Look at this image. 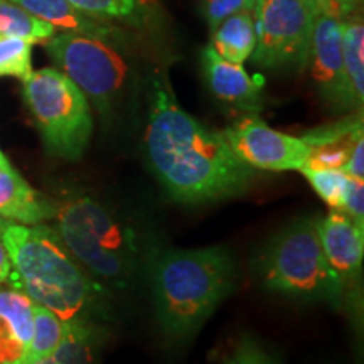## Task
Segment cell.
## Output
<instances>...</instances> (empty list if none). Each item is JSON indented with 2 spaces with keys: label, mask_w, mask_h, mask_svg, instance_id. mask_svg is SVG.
<instances>
[{
  "label": "cell",
  "mask_w": 364,
  "mask_h": 364,
  "mask_svg": "<svg viewBox=\"0 0 364 364\" xmlns=\"http://www.w3.org/2000/svg\"><path fill=\"white\" fill-rule=\"evenodd\" d=\"M144 156L172 201L204 204L245 194L257 171L236 157L223 132L181 107L166 76L150 86Z\"/></svg>",
  "instance_id": "1"
},
{
  "label": "cell",
  "mask_w": 364,
  "mask_h": 364,
  "mask_svg": "<svg viewBox=\"0 0 364 364\" xmlns=\"http://www.w3.org/2000/svg\"><path fill=\"white\" fill-rule=\"evenodd\" d=\"M0 241L12 263L16 289L34 304L65 322L110 321L113 295L75 260L51 225L0 220Z\"/></svg>",
  "instance_id": "2"
},
{
  "label": "cell",
  "mask_w": 364,
  "mask_h": 364,
  "mask_svg": "<svg viewBox=\"0 0 364 364\" xmlns=\"http://www.w3.org/2000/svg\"><path fill=\"white\" fill-rule=\"evenodd\" d=\"M164 334L194 338L238 285V263L225 247L157 250L147 267Z\"/></svg>",
  "instance_id": "3"
},
{
  "label": "cell",
  "mask_w": 364,
  "mask_h": 364,
  "mask_svg": "<svg viewBox=\"0 0 364 364\" xmlns=\"http://www.w3.org/2000/svg\"><path fill=\"white\" fill-rule=\"evenodd\" d=\"M51 221L68 252L112 295L129 290L157 252L115 208L90 194L58 201Z\"/></svg>",
  "instance_id": "4"
},
{
  "label": "cell",
  "mask_w": 364,
  "mask_h": 364,
  "mask_svg": "<svg viewBox=\"0 0 364 364\" xmlns=\"http://www.w3.org/2000/svg\"><path fill=\"white\" fill-rule=\"evenodd\" d=\"M255 273L267 290L302 302L341 307L346 285L322 252L317 220L290 223L263 245L255 258Z\"/></svg>",
  "instance_id": "5"
},
{
  "label": "cell",
  "mask_w": 364,
  "mask_h": 364,
  "mask_svg": "<svg viewBox=\"0 0 364 364\" xmlns=\"http://www.w3.org/2000/svg\"><path fill=\"white\" fill-rule=\"evenodd\" d=\"M22 98L46 152L80 161L93 135L91 105L83 91L56 68H43L22 81Z\"/></svg>",
  "instance_id": "6"
},
{
  "label": "cell",
  "mask_w": 364,
  "mask_h": 364,
  "mask_svg": "<svg viewBox=\"0 0 364 364\" xmlns=\"http://www.w3.org/2000/svg\"><path fill=\"white\" fill-rule=\"evenodd\" d=\"M56 70L70 78L100 115L115 110L129 85L132 68L117 44L93 36L61 33L46 41Z\"/></svg>",
  "instance_id": "7"
},
{
  "label": "cell",
  "mask_w": 364,
  "mask_h": 364,
  "mask_svg": "<svg viewBox=\"0 0 364 364\" xmlns=\"http://www.w3.org/2000/svg\"><path fill=\"white\" fill-rule=\"evenodd\" d=\"M316 12L306 0H257L253 63L263 70H306Z\"/></svg>",
  "instance_id": "8"
},
{
  "label": "cell",
  "mask_w": 364,
  "mask_h": 364,
  "mask_svg": "<svg viewBox=\"0 0 364 364\" xmlns=\"http://www.w3.org/2000/svg\"><path fill=\"white\" fill-rule=\"evenodd\" d=\"M223 134L236 157L255 171H300L311 156L300 136L272 129L255 113L240 118Z\"/></svg>",
  "instance_id": "9"
},
{
  "label": "cell",
  "mask_w": 364,
  "mask_h": 364,
  "mask_svg": "<svg viewBox=\"0 0 364 364\" xmlns=\"http://www.w3.org/2000/svg\"><path fill=\"white\" fill-rule=\"evenodd\" d=\"M318 97L336 113L354 110L343 58V24L341 17L318 14L314 22L309 63Z\"/></svg>",
  "instance_id": "10"
},
{
  "label": "cell",
  "mask_w": 364,
  "mask_h": 364,
  "mask_svg": "<svg viewBox=\"0 0 364 364\" xmlns=\"http://www.w3.org/2000/svg\"><path fill=\"white\" fill-rule=\"evenodd\" d=\"M201 66L213 97L241 112L262 110L265 90V78L262 75H250L243 65L226 61L211 46L203 49Z\"/></svg>",
  "instance_id": "11"
},
{
  "label": "cell",
  "mask_w": 364,
  "mask_h": 364,
  "mask_svg": "<svg viewBox=\"0 0 364 364\" xmlns=\"http://www.w3.org/2000/svg\"><path fill=\"white\" fill-rule=\"evenodd\" d=\"M317 235L327 262L344 285L356 282L363 270L364 228L343 211L332 209L329 215L317 220Z\"/></svg>",
  "instance_id": "12"
},
{
  "label": "cell",
  "mask_w": 364,
  "mask_h": 364,
  "mask_svg": "<svg viewBox=\"0 0 364 364\" xmlns=\"http://www.w3.org/2000/svg\"><path fill=\"white\" fill-rule=\"evenodd\" d=\"M33 306L21 289L0 284V364H27Z\"/></svg>",
  "instance_id": "13"
},
{
  "label": "cell",
  "mask_w": 364,
  "mask_h": 364,
  "mask_svg": "<svg viewBox=\"0 0 364 364\" xmlns=\"http://www.w3.org/2000/svg\"><path fill=\"white\" fill-rule=\"evenodd\" d=\"M56 215V201L36 191L14 167H0V220L39 225Z\"/></svg>",
  "instance_id": "14"
},
{
  "label": "cell",
  "mask_w": 364,
  "mask_h": 364,
  "mask_svg": "<svg viewBox=\"0 0 364 364\" xmlns=\"http://www.w3.org/2000/svg\"><path fill=\"white\" fill-rule=\"evenodd\" d=\"M363 136V112H354L344 120L307 132L300 136L311 149V156L304 167L343 169L354 144Z\"/></svg>",
  "instance_id": "15"
},
{
  "label": "cell",
  "mask_w": 364,
  "mask_h": 364,
  "mask_svg": "<svg viewBox=\"0 0 364 364\" xmlns=\"http://www.w3.org/2000/svg\"><path fill=\"white\" fill-rule=\"evenodd\" d=\"M14 4L26 9L41 21L51 24L61 33H76L93 36L112 43H120L122 31L112 26V22L95 19L81 12L68 0H12Z\"/></svg>",
  "instance_id": "16"
},
{
  "label": "cell",
  "mask_w": 364,
  "mask_h": 364,
  "mask_svg": "<svg viewBox=\"0 0 364 364\" xmlns=\"http://www.w3.org/2000/svg\"><path fill=\"white\" fill-rule=\"evenodd\" d=\"M108 329L98 322H66L63 338L51 354L56 364H102Z\"/></svg>",
  "instance_id": "17"
},
{
  "label": "cell",
  "mask_w": 364,
  "mask_h": 364,
  "mask_svg": "<svg viewBox=\"0 0 364 364\" xmlns=\"http://www.w3.org/2000/svg\"><path fill=\"white\" fill-rule=\"evenodd\" d=\"M211 48L226 61L243 65L252 58L257 46L253 11L228 17L213 31Z\"/></svg>",
  "instance_id": "18"
},
{
  "label": "cell",
  "mask_w": 364,
  "mask_h": 364,
  "mask_svg": "<svg viewBox=\"0 0 364 364\" xmlns=\"http://www.w3.org/2000/svg\"><path fill=\"white\" fill-rule=\"evenodd\" d=\"M343 24V58L354 110L363 112L364 103V26L358 12L341 19Z\"/></svg>",
  "instance_id": "19"
},
{
  "label": "cell",
  "mask_w": 364,
  "mask_h": 364,
  "mask_svg": "<svg viewBox=\"0 0 364 364\" xmlns=\"http://www.w3.org/2000/svg\"><path fill=\"white\" fill-rule=\"evenodd\" d=\"M56 34V29L41 21L12 0H0V38H21L31 43H46Z\"/></svg>",
  "instance_id": "20"
},
{
  "label": "cell",
  "mask_w": 364,
  "mask_h": 364,
  "mask_svg": "<svg viewBox=\"0 0 364 364\" xmlns=\"http://www.w3.org/2000/svg\"><path fill=\"white\" fill-rule=\"evenodd\" d=\"M34 304V302H33ZM65 324L61 317L39 304L33 306V338H31L27 364L38 359L49 358L58 348L59 341L65 332Z\"/></svg>",
  "instance_id": "21"
},
{
  "label": "cell",
  "mask_w": 364,
  "mask_h": 364,
  "mask_svg": "<svg viewBox=\"0 0 364 364\" xmlns=\"http://www.w3.org/2000/svg\"><path fill=\"white\" fill-rule=\"evenodd\" d=\"M78 11L100 21H122L129 24H142L145 17V0H68Z\"/></svg>",
  "instance_id": "22"
},
{
  "label": "cell",
  "mask_w": 364,
  "mask_h": 364,
  "mask_svg": "<svg viewBox=\"0 0 364 364\" xmlns=\"http://www.w3.org/2000/svg\"><path fill=\"white\" fill-rule=\"evenodd\" d=\"M299 172L306 176L309 184L327 206L341 211L351 177L336 167H302Z\"/></svg>",
  "instance_id": "23"
},
{
  "label": "cell",
  "mask_w": 364,
  "mask_h": 364,
  "mask_svg": "<svg viewBox=\"0 0 364 364\" xmlns=\"http://www.w3.org/2000/svg\"><path fill=\"white\" fill-rule=\"evenodd\" d=\"M33 43L21 38H0V78L24 81L33 73Z\"/></svg>",
  "instance_id": "24"
},
{
  "label": "cell",
  "mask_w": 364,
  "mask_h": 364,
  "mask_svg": "<svg viewBox=\"0 0 364 364\" xmlns=\"http://www.w3.org/2000/svg\"><path fill=\"white\" fill-rule=\"evenodd\" d=\"M257 0H203L201 12L209 29H216L223 21L240 12L253 11Z\"/></svg>",
  "instance_id": "25"
},
{
  "label": "cell",
  "mask_w": 364,
  "mask_h": 364,
  "mask_svg": "<svg viewBox=\"0 0 364 364\" xmlns=\"http://www.w3.org/2000/svg\"><path fill=\"white\" fill-rule=\"evenodd\" d=\"M223 364H280L273 354L253 338H243Z\"/></svg>",
  "instance_id": "26"
},
{
  "label": "cell",
  "mask_w": 364,
  "mask_h": 364,
  "mask_svg": "<svg viewBox=\"0 0 364 364\" xmlns=\"http://www.w3.org/2000/svg\"><path fill=\"white\" fill-rule=\"evenodd\" d=\"M341 211L351 218L358 226L364 228V181L351 179Z\"/></svg>",
  "instance_id": "27"
},
{
  "label": "cell",
  "mask_w": 364,
  "mask_h": 364,
  "mask_svg": "<svg viewBox=\"0 0 364 364\" xmlns=\"http://www.w3.org/2000/svg\"><path fill=\"white\" fill-rule=\"evenodd\" d=\"M343 171L351 177V179L364 181V136L354 144L348 159H346Z\"/></svg>",
  "instance_id": "28"
},
{
  "label": "cell",
  "mask_w": 364,
  "mask_h": 364,
  "mask_svg": "<svg viewBox=\"0 0 364 364\" xmlns=\"http://www.w3.org/2000/svg\"><path fill=\"white\" fill-rule=\"evenodd\" d=\"M322 4H324L322 14H331L343 19L346 16L358 12L361 0H322Z\"/></svg>",
  "instance_id": "29"
},
{
  "label": "cell",
  "mask_w": 364,
  "mask_h": 364,
  "mask_svg": "<svg viewBox=\"0 0 364 364\" xmlns=\"http://www.w3.org/2000/svg\"><path fill=\"white\" fill-rule=\"evenodd\" d=\"M0 284H7L16 287V277H14L12 263L9 260V255L0 241Z\"/></svg>",
  "instance_id": "30"
},
{
  "label": "cell",
  "mask_w": 364,
  "mask_h": 364,
  "mask_svg": "<svg viewBox=\"0 0 364 364\" xmlns=\"http://www.w3.org/2000/svg\"><path fill=\"white\" fill-rule=\"evenodd\" d=\"M306 2L312 7V11L316 12V16L322 14V9H324V4H322V0H306Z\"/></svg>",
  "instance_id": "31"
},
{
  "label": "cell",
  "mask_w": 364,
  "mask_h": 364,
  "mask_svg": "<svg viewBox=\"0 0 364 364\" xmlns=\"http://www.w3.org/2000/svg\"><path fill=\"white\" fill-rule=\"evenodd\" d=\"M0 167H12V164L9 162V159L6 157V154L0 150Z\"/></svg>",
  "instance_id": "32"
},
{
  "label": "cell",
  "mask_w": 364,
  "mask_h": 364,
  "mask_svg": "<svg viewBox=\"0 0 364 364\" xmlns=\"http://www.w3.org/2000/svg\"><path fill=\"white\" fill-rule=\"evenodd\" d=\"M29 364H56L53 361V358L49 356V358H43V359H38V361H33V363H29Z\"/></svg>",
  "instance_id": "33"
}]
</instances>
